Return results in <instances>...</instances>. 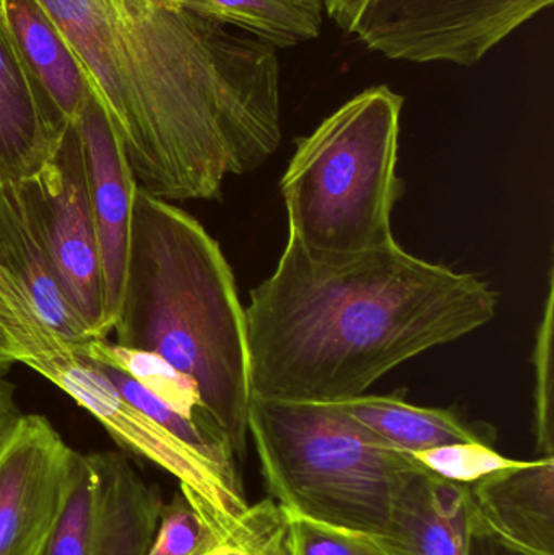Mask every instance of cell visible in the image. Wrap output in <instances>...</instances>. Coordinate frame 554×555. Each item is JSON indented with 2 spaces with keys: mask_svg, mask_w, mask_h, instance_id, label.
Returning <instances> with one entry per match:
<instances>
[{
  "mask_svg": "<svg viewBox=\"0 0 554 555\" xmlns=\"http://www.w3.org/2000/svg\"><path fill=\"white\" fill-rule=\"evenodd\" d=\"M62 132L26 72L0 7V181L35 175Z\"/></svg>",
  "mask_w": 554,
  "mask_h": 555,
  "instance_id": "cell-15",
  "label": "cell"
},
{
  "mask_svg": "<svg viewBox=\"0 0 554 555\" xmlns=\"http://www.w3.org/2000/svg\"><path fill=\"white\" fill-rule=\"evenodd\" d=\"M80 61L137 188L220 197L282 143L279 49L175 0H38Z\"/></svg>",
  "mask_w": 554,
  "mask_h": 555,
  "instance_id": "cell-1",
  "label": "cell"
},
{
  "mask_svg": "<svg viewBox=\"0 0 554 555\" xmlns=\"http://www.w3.org/2000/svg\"><path fill=\"white\" fill-rule=\"evenodd\" d=\"M471 538L467 486L423 472L407 486L389 537L381 541L396 555H468Z\"/></svg>",
  "mask_w": 554,
  "mask_h": 555,
  "instance_id": "cell-16",
  "label": "cell"
},
{
  "mask_svg": "<svg viewBox=\"0 0 554 555\" xmlns=\"http://www.w3.org/2000/svg\"><path fill=\"white\" fill-rule=\"evenodd\" d=\"M468 555H527L504 546L490 534L485 533L472 518L471 553Z\"/></svg>",
  "mask_w": 554,
  "mask_h": 555,
  "instance_id": "cell-26",
  "label": "cell"
},
{
  "mask_svg": "<svg viewBox=\"0 0 554 555\" xmlns=\"http://www.w3.org/2000/svg\"><path fill=\"white\" fill-rule=\"evenodd\" d=\"M75 127L80 137L88 201L100 246L107 325L113 332L126 281L133 204L139 188L119 137L93 91Z\"/></svg>",
  "mask_w": 554,
  "mask_h": 555,
  "instance_id": "cell-12",
  "label": "cell"
},
{
  "mask_svg": "<svg viewBox=\"0 0 554 555\" xmlns=\"http://www.w3.org/2000/svg\"><path fill=\"white\" fill-rule=\"evenodd\" d=\"M412 456L426 472L461 486L475 485L493 473L519 463V460L506 459L493 446L481 442L449 443Z\"/></svg>",
  "mask_w": 554,
  "mask_h": 555,
  "instance_id": "cell-21",
  "label": "cell"
},
{
  "mask_svg": "<svg viewBox=\"0 0 554 555\" xmlns=\"http://www.w3.org/2000/svg\"><path fill=\"white\" fill-rule=\"evenodd\" d=\"M75 349L93 361L119 369L124 374L139 382L149 393L178 413L191 420L214 423L202 403L197 384L159 356L140 351V349L126 348L117 343H109L106 338L91 339L87 345Z\"/></svg>",
  "mask_w": 554,
  "mask_h": 555,
  "instance_id": "cell-19",
  "label": "cell"
},
{
  "mask_svg": "<svg viewBox=\"0 0 554 555\" xmlns=\"http://www.w3.org/2000/svg\"><path fill=\"white\" fill-rule=\"evenodd\" d=\"M113 330L117 345L153 352L189 375L234 456L244 459L253 385L233 270L194 217L140 189Z\"/></svg>",
  "mask_w": 554,
  "mask_h": 555,
  "instance_id": "cell-3",
  "label": "cell"
},
{
  "mask_svg": "<svg viewBox=\"0 0 554 555\" xmlns=\"http://www.w3.org/2000/svg\"><path fill=\"white\" fill-rule=\"evenodd\" d=\"M402 109V94L386 85L366 88L296 140L280 191L288 234L309 253L345 259L397 243Z\"/></svg>",
  "mask_w": 554,
  "mask_h": 555,
  "instance_id": "cell-5",
  "label": "cell"
},
{
  "mask_svg": "<svg viewBox=\"0 0 554 555\" xmlns=\"http://www.w3.org/2000/svg\"><path fill=\"white\" fill-rule=\"evenodd\" d=\"M554 0H368L351 35L392 61L472 67Z\"/></svg>",
  "mask_w": 554,
  "mask_h": 555,
  "instance_id": "cell-9",
  "label": "cell"
},
{
  "mask_svg": "<svg viewBox=\"0 0 554 555\" xmlns=\"http://www.w3.org/2000/svg\"><path fill=\"white\" fill-rule=\"evenodd\" d=\"M163 494L117 452H72L64 499L42 555H146Z\"/></svg>",
  "mask_w": 554,
  "mask_h": 555,
  "instance_id": "cell-10",
  "label": "cell"
},
{
  "mask_svg": "<svg viewBox=\"0 0 554 555\" xmlns=\"http://www.w3.org/2000/svg\"><path fill=\"white\" fill-rule=\"evenodd\" d=\"M500 294L399 243L325 259L293 234L246 307L254 397L340 403L436 346L490 323Z\"/></svg>",
  "mask_w": 554,
  "mask_h": 555,
  "instance_id": "cell-2",
  "label": "cell"
},
{
  "mask_svg": "<svg viewBox=\"0 0 554 555\" xmlns=\"http://www.w3.org/2000/svg\"><path fill=\"white\" fill-rule=\"evenodd\" d=\"M247 429L270 498L337 530L386 540L407 486L426 472L338 403L253 395Z\"/></svg>",
  "mask_w": 554,
  "mask_h": 555,
  "instance_id": "cell-4",
  "label": "cell"
},
{
  "mask_svg": "<svg viewBox=\"0 0 554 555\" xmlns=\"http://www.w3.org/2000/svg\"><path fill=\"white\" fill-rule=\"evenodd\" d=\"M74 450L39 414L0 447V555H42L57 521Z\"/></svg>",
  "mask_w": 554,
  "mask_h": 555,
  "instance_id": "cell-11",
  "label": "cell"
},
{
  "mask_svg": "<svg viewBox=\"0 0 554 555\" xmlns=\"http://www.w3.org/2000/svg\"><path fill=\"white\" fill-rule=\"evenodd\" d=\"M0 7L52 120L61 129L77 122L93 90L74 49L38 0H0Z\"/></svg>",
  "mask_w": 554,
  "mask_h": 555,
  "instance_id": "cell-14",
  "label": "cell"
},
{
  "mask_svg": "<svg viewBox=\"0 0 554 555\" xmlns=\"http://www.w3.org/2000/svg\"><path fill=\"white\" fill-rule=\"evenodd\" d=\"M553 320L554 287L550 278L543 319L537 332L533 367H536V437L537 450L542 456H554L553 416Z\"/></svg>",
  "mask_w": 554,
  "mask_h": 555,
  "instance_id": "cell-23",
  "label": "cell"
},
{
  "mask_svg": "<svg viewBox=\"0 0 554 555\" xmlns=\"http://www.w3.org/2000/svg\"><path fill=\"white\" fill-rule=\"evenodd\" d=\"M221 531L215 530L178 489L171 502L163 504L158 528L146 555H198Z\"/></svg>",
  "mask_w": 554,
  "mask_h": 555,
  "instance_id": "cell-22",
  "label": "cell"
},
{
  "mask_svg": "<svg viewBox=\"0 0 554 555\" xmlns=\"http://www.w3.org/2000/svg\"><path fill=\"white\" fill-rule=\"evenodd\" d=\"M467 491L485 533L519 553L554 555V456L519 462Z\"/></svg>",
  "mask_w": 554,
  "mask_h": 555,
  "instance_id": "cell-13",
  "label": "cell"
},
{
  "mask_svg": "<svg viewBox=\"0 0 554 555\" xmlns=\"http://www.w3.org/2000/svg\"><path fill=\"white\" fill-rule=\"evenodd\" d=\"M31 369L74 398L124 450L175 476L179 489L215 530L231 527L249 507L240 475L211 465L132 406L77 349L57 352Z\"/></svg>",
  "mask_w": 554,
  "mask_h": 555,
  "instance_id": "cell-6",
  "label": "cell"
},
{
  "mask_svg": "<svg viewBox=\"0 0 554 555\" xmlns=\"http://www.w3.org/2000/svg\"><path fill=\"white\" fill-rule=\"evenodd\" d=\"M15 388L9 382L0 377V416H9V414H22L15 401Z\"/></svg>",
  "mask_w": 554,
  "mask_h": 555,
  "instance_id": "cell-27",
  "label": "cell"
},
{
  "mask_svg": "<svg viewBox=\"0 0 554 555\" xmlns=\"http://www.w3.org/2000/svg\"><path fill=\"white\" fill-rule=\"evenodd\" d=\"M342 408L377 439L407 455L459 442L493 446V429L467 424L454 410L422 408L399 395H361L340 401Z\"/></svg>",
  "mask_w": 554,
  "mask_h": 555,
  "instance_id": "cell-17",
  "label": "cell"
},
{
  "mask_svg": "<svg viewBox=\"0 0 554 555\" xmlns=\"http://www.w3.org/2000/svg\"><path fill=\"white\" fill-rule=\"evenodd\" d=\"M292 527L296 555H396L379 538L337 530L296 515H292Z\"/></svg>",
  "mask_w": 554,
  "mask_h": 555,
  "instance_id": "cell-24",
  "label": "cell"
},
{
  "mask_svg": "<svg viewBox=\"0 0 554 555\" xmlns=\"http://www.w3.org/2000/svg\"><path fill=\"white\" fill-rule=\"evenodd\" d=\"M198 555H296L292 515L272 498L263 499Z\"/></svg>",
  "mask_w": 554,
  "mask_h": 555,
  "instance_id": "cell-20",
  "label": "cell"
},
{
  "mask_svg": "<svg viewBox=\"0 0 554 555\" xmlns=\"http://www.w3.org/2000/svg\"><path fill=\"white\" fill-rule=\"evenodd\" d=\"M16 185L72 309L94 338H106L103 267L75 122L65 127L48 162Z\"/></svg>",
  "mask_w": 554,
  "mask_h": 555,
  "instance_id": "cell-8",
  "label": "cell"
},
{
  "mask_svg": "<svg viewBox=\"0 0 554 555\" xmlns=\"http://www.w3.org/2000/svg\"><path fill=\"white\" fill-rule=\"evenodd\" d=\"M324 2L327 15L337 23L338 28L351 35L368 0H324Z\"/></svg>",
  "mask_w": 554,
  "mask_h": 555,
  "instance_id": "cell-25",
  "label": "cell"
},
{
  "mask_svg": "<svg viewBox=\"0 0 554 555\" xmlns=\"http://www.w3.org/2000/svg\"><path fill=\"white\" fill-rule=\"evenodd\" d=\"M94 336L72 309L18 185L0 181V372L29 369Z\"/></svg>",
  "mask_w": 554,
  "mask_h": 555,
  "instance_id": "cell-7",
  "label": "cell"
},
{
  "mask_svg": "<svg viewBox=\"0 0 554 555\" xmlns=\"http://www.w3.org/2000/svg\"><path fill=\"white\" fill-rule=\"evenodd\" d=\"M179 7L227 28L260 39L276 49L318 38L324 0H175Z\"/></svg>",
  "mask_w": 554,
  "mask_h": 555,
  "instance_id": "cell-18",
  "label": "cell"
}]
</instances>
